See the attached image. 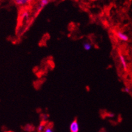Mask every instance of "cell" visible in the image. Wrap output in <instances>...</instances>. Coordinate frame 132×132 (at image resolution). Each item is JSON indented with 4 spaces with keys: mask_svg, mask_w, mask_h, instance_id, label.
Segmentation results:
<instances>
[{
    "mask_svg": "<svg viewBox=\"0 0 132 132\" xmlns=\"http://www.w3.org/2000/svg\"><path fill=\"white\" fill-rule=\"evenodd\" d=\"M82 46H83L84 50H86V51H89L92 48V44L89 42H85L83 44H82Z\"/></svg>",
    "mask_w": 132,
    "mask_h": 132,
    "instance_id": "6",
    "label": "cell"
},
{
    "mask_svg": "<svg viewBox=\"0 0 132 132\" xmlns=\"http://www.w3.org/2000/svg\"><path fill=\"white\" fill-rule=\"evenodd\" d=\"M70 131L71 132H79V125L77 120L75 119L70 124Z\"/></svg>",
    "mask_w": 132,
    "mask_h": 132,
    "instance_id": "1",
    "label": "cell"
},
{
    "mask_svg": "<svg viewBox=\"0 0 132 132\" xmlns=\"http://www.w3.org/2000/svg\"><path fill=\"white\" fill-rule=\"evenodd\" d=\"M120 61L121 62V64H122V67H123V69L125 70H127V68H128V65H127V62H126V60L125 59L124 56L122 54L120 55Z\"/></svg>",
    "mask_w": 132,
    "mask_h": 132,
    "instance_id": "4",
    "label": "cell"
},
{
    "mask_svg": "<svg viewBox=\"0 0 132 132\" xmlns=\"http://www.w3.org/2000/svg\"><path fill=\"white\" fill-rule=\"evenodd\" d=\"M43 132H54V131H53L52 128L49 126V127H46Z\"/></svg>",
    "mask_w": 132,
    "mask_h": 132,
    "instance_id": "8",
    "label": "cell"
},
{
    "mask_svg": "<svg viewBox=\"0 0 132 132\" xmlns=\"http://www.w3.org/2000/svg\"><path fill=\"white\" fill-rule=\"evenodd\" d=\"M32 2V0H15V4L19 6H23V5L29 4Z\"/></svg>",
    "mask_w": 132,
    "mask_h": 132,
    "instance_id": "3",
    "label": "cell"
},
{
    "mask_svg": "<svg viewBox=\"0 0 132 132\" xmlns=\"http://www.w3.org/2000/svg\"><path fill=\"white\" fill-rule=\"evenodd\" d=\"M49 0H40V6L38 8V11L41 10V9H43L44 7L46 6L49 3Z\"/></svg>",
    "mask_w": 132,
    "mask_h": 132,
    "instance_id": "5",
    "label": "cell"
},
{
    "mask_svg": "<svg viewBox=\"0 0 132 132\" xmlns=\"http://www.w3.org/2000/svg\"><path fill=\"white\" fill-rule=\"evenodd\" d=\"M29 15V13L28 11H24V12L23 13V14H22V16L23 17H24V18H26V17H28Z\"/></svg>",
    "mask_w": 132,
    "mask_h": 132,
    "instance_id": "9",
    "label": "cell"
},
{
    "mask_svg": "<svg viewBox=\"0 0 132 132\" xmlns=\"http://www.w3.org/2000/svg\"><path fill=\"white\" fill-rule=\"evenodd\" d=\"M46 127H45V124H44V123H40V124L38 126V132H43L45 129Z\"/></svg>",
    "mask_w": 132,
    "mask_h": 132,
    "instance_id": "7",
    "label": "cell"
},
{
    "mask_svg": "<svg viewBox=\"0 0 132 132\" xmlns=\"http://www.w3.org/2000/svg\"><path fill=\"white\" fill-rule=\"evenodd\" d=\"M124 91L127 93H129V92H130V89H129V88H128V87H126L124 88Z\"/></svg>",
    "mask_w": 132,
    "mask_h": 132,
    "instance_id": "10",
    "label": "cell"
},
{
    "mask_svg": "<svg viewBox=\"0 0 132 132\" xmlns=\"http://www.w3.org/2000/svg\"><path fill=\"white\" fill-rule=\"evenodd\" d=\"M101 132H106V131H101Z\"/></svg>",
    "mask_w": 132,
    "mask_h": 132,
    "instance_id": "11",
    "label": "cell"
},
{
    "mask_svg": "<svg viewBox=\"0 0 132 132\" xmlns=\"http://www.w3.org/2000/svg\"><path fill=\"white\" fill-rule=\"evenodd\" d=\"M116 35L117 36V37L119 39L121 40L122 41H123V42H128V40H129V38L126 34L120 31H117L116 32Z\"/></svg>",
    "mask_w": 132,
    "mask_h": 132,
    "instance_id": "2",
    "label": "cell"
},
{
    "mask_svg": "<svg viewBox=\"0 0 132 132\" xmlns=\"http://www.w3.org/2000/svg\"><path fill=\"white\" fill-rule=\"evenodd\" d=\"M14 1H15V0H14Z\"/></svg>",
    "mask_w": 132,
    "mask_h": 132,
    "instance_id": "12",
    "label": "cell"
}]
</instances>
